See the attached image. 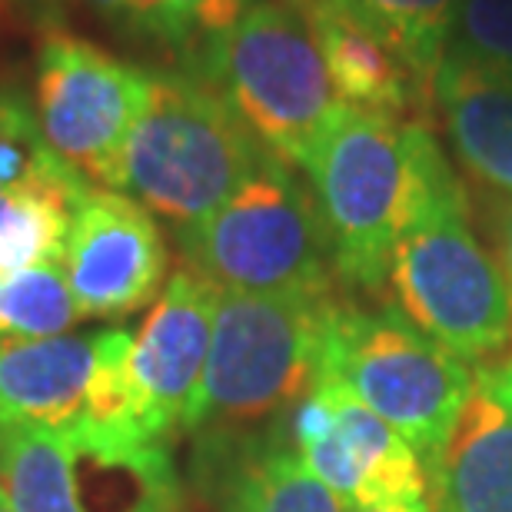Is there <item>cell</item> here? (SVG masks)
I'll use <instances>...</instances> for the list:
<instances>
[{
    "instance_id": "obj_1",
    "label": "cell",
    "mask_w": 512,
    "mask_h": 512,
    "mask_svg": "<svg viewBox=\"0 0 512 512\" xmlns=\"http://www.w3.org/2000/svg\"><path fill=\"white\" fill-rule=\"evenodd\" d=\"M396 313L466 363L512 346V286L473 230L466 190L443 150L426 160L423 187L389 266Z\"/></svg>"
},
{
    "instance_id": "obj_2",
    "label": "cell",
    "mask_w": 512,
    "mask_h": 512,
    "mask_svg": "<svg viewBox=\"0 0 512 512\" xmlns=\"http://www.w3.org/2000/svg\"><path fill=\"white\" fill-rule=\"evenodd\" d=\"M436 147L423 117H386L343 104L306 153L303 170L343 283L366 293L389 283L396 243Z\"/></svg>"
},
{
    "instance_id": "obj_3",
    "label": "cell",
    "mask_w": 512,
    "mask_h": 512,
    "mask_svg": "<svg viewBox=\"0 0 512 512\" xmlns=\"http://www.w3.org/2000/svg\"><path fill=\"white\" fill-rule=\"evenodd\" d=\"M336 293H220L203 383L187 433L283 423L326 366Z\"/></svg>"
},
{
    "instance_id": "obj_4",
    "label": "cell",
    "mask_w": 512,
    "mask_h": 512,
    "mask_svg": "<svg viewBox=\"0 0 512 512\" xmlns=\"http://www.w3.org/2000/svg\"><path fill=\"white\" fill-rule=\"evenodd\" d=\"M270 150L210 84L150 70L147 107L130 133L120 190L173 227H193L247 183Z\"/></svg>"
},
{
    "instance_id": "obj_5",
    "label": "cell",
    "mask_w": 512,
    "mask_h": 512,
    "mask_svg": "<svg viewBox=\"0 0 512 512\" xmlns=\"http://www.w3.org/2000/svg\"><path fill=\"white\" fill-rule=\"evenodd\" d=\"M183 70L210 84L273 157L303 167L340 110L306 10L253 0L243 17L210 37Z\"/></svg>"
},
{
    "instance_id": "obj_6",
    "label": "cell",
    "mask_w": 512,
    "mask_h": 512,
    "mask_svg": "<svg viewBox=\"0 0 512 512\" xmlns=\"http://www.w3.org/2000/svg\"><path fill=\"white\" fill-rule=\"evenodd\" d=\"M183 266L220 293H330L336 263L320 203L280 157L193 227L177 230Z\"/></svg>"
},
{
    "instance_id": "obj_7",
    "label": "cell",
    "mask_w": 512,
    "mask_h": 512,
    "mask_svg": "<svg viewBox=\"0 0 512 512\" xmlns=\"http://www.w3.org/2000/svg\"><path fill=\"white\" fill-rule=\"evenodd\" d=\"M473 366L429 340L399 313L343 306L326 346L323 376L370 406L429 466L446 443L469 389Z\"/></svg>"
},
{
    "instance_id": "obj_8",
    "label": "cell",
    "mask_w": 512,
    "mask_h": 512,
    "mask_svg": "<svg viewBox=\"0 0 512 512\" xmlns=\"http://www.w3.org/2000/svg\"><path fill=\"white\" fill-rule=\"evenodd\" d=\"M0 486L14 512H180L167 443L0 426Z\"/></svg>"
},
{
    "instance_id": "obj_9",
    "label": "cell",
    "mask_w": 512,
    "mask_h": 512,
    "mask_svg": "<svg viewBox=\"0 0 512 512\" xmlns=\"http://www.w3.org/2000/svg\"><path fill=\"white\" fill-rule=\"evenodd\" d=\"M150 70L94 40L50 30L37 47L34 114L47 147L87 183L120 190L130 133L147 107Z\"/></svg>"
},
{
    "instance_id": "obj_10",
    "label": "cell",
    "mask_w": 512,
    "mask_h": 512,
    "mask_svg": "<svg viewBox=\"0 0 512 512\" xmlns=\"http://www.w3.org/2000/svg\"><path fill=\"white\" fill-rule=\"evenodd\" d=\"M286 436L346 506L429 499L416 449L330 376H320L313 393L286 416Z\"/></svg>"
},
{
    "instance_id": "obj_11",
    "label": "cell",
    "mask_w": 512,
    "mask_h": 512,
    "mask_svg": "<svg viewBox=\"0 0 512 512\" xmlns=\"http://www.w3.org/2000/svg\"><path fill=\"white\" fill-rule=\"evenodd\" d=\"M64 273L80 316H127L167 280V243L153 213L124 190L90 187L77 203Z\"/></svg>"
},
{
    "instance_id": "obj_12",
    "label": "cell",
    "mask_w": 512,
    "mask_h": 512,
    "mask_svg": "<svg viewBox=\"0 0 512 512\" xmlns=\"http://www.w3.org/2000/svg\"><path fill=\"white\" fill-rule=\"evenodd\" d=\"M220 290L180 266L130 346V386L143 436L167 443L197 403Z\"/></svg>"
},
{
    "instance_id": "obj_13",
    "label": "cell",
    "mask_w": 512,
    "mask_h": 512,
    "mask_svg": "<svg viewBox=\"0 0 512 512\" xmlns=\"http://www.w3.org/2000/svg\"><path fill=\"white\" fill-rule=\"evenodd\" d=\"M426 479L433 512H512V353L476 366Z\"/></svg>"
},
{
    "instance_id": "obj_14",
    "label": "cell",
    "mask_w": 512,
    "mask_h": 512,
    "mask_svg": "<svg viewBox=\"0 0 512 512\" xmlns=\"http://www.w3.org/2000/svg\"><path fill=\"white\" fill-rule=\"evenodd\" d=\"M100 333L0 340V426L74 429L97 373Z\"/></svg>"
},
{
    "instance_id": "obj_15",
    "label": "cell",
    "mask_w": 512,
    "mask_h": 512,
    "mask_svg": "<svg viewBox=\"0 0 512 512\" xmlns=\"http://www.w3.org/2000/svg\"><path fill=\"white\" fill-rule=\"evenodd\" d=\"M429 100L463 170L493 197H512V80L446 54Z\"/></svg>"
},
{
    "instance_id": "obj_16",
    "label": "cell",
    "mask_w": 512,
    "mask_h": 512,
    "mask_svg": "<svg viewBox=\"0 0 512 512\" xmlns=\"http://www.w3.org/2000/svg\"><path fill=\"white\" fill-rule=\"evenodd\" d=\"M210 459H217L220 512H346L343 499L293 449L286 419L233 449L213 446Z\"/></svg>"
},
{
    "instance_id": "obj_17",
    "label": "cell",
    "mask_w": 512,
    "mask_h": 512,
    "mask_svg": "<svg viewBox=\"0 0 512 512\" xmlns=\"http://www.w3.org/2000/svg\"><path fill=\"white\" fill-rule=\"evenodd\" d=\"M306 17L313 20L326 74L340 104L386 117H413V107L429 97L403 60L356 20L323 0H313Z\"/></svg>"
},
{
    "instance_id": "obj_18",
    "label": "cell",
    "mask_w": 512,
    "mask_h": 512,
    "mask_svg": "<svg viewBox=\"0 0 512 512\" xmlns=\"http://www.w3.org/2000/svg\"><path fill=\"white\" fill-rule=\"evenodd\" d=\"M94 187L70 167L0 193V273L64 263L77 203Z\"/></svg>"
},
{
    "instance_id": "obj_19",
    "label": "cell",
    "mask_w": 512,
    "mask_h": 512,
    "mask_svg": "<svg viewBox=\"0 0 512 512\" xmlns=\"http://www.w3.org/2000/svg\"><path fill=\"white\" fill-rule=\"evenodd\" d=\"M110 30L160 47L183 64L243 17L253 0H77Z\"/></svg>"
},
{
    "instance_id": "obj_20",
    "label": "cell",
    "mask_w": 512,
    "mask_h": 512,
    "mask_svg": "<svg viewBox=\"0 0 512 512\" xmlns=\"http://www.w3.org/2000/svg\"><path fill=\"white\" fill-rule=\"evenodd\" d=\"M340 14L376 34L403 60L416 84L433 90L436 67L443 64L449 30H453L459 0H323Z\"/></svg>"
},
{
    "instance_id": "obj_21",
    "label": "cell",
    "mask_w": 512,
    "mask_h": 512,
    "mask_svg": "<svg viewBox=\"0 0 512 512\" xmlns=\"http://www.w3.org/2000/svg\"><path fill=\"white\" fill-rule=\"evenodd\" d=\"M80 310L64 263H40L0 273V340H44L70 333Z\"/></svg>"
},
{
    "instance_id": "obj_22",
    "label": "cell",
    "mask_w": 512,
    "mask_h": 512,
    "mask_svg": "<svg viewBox=\"0 0 512 512\" xmlns=\"http://www.w3.org/2000/svg\"><path fill=\"white\" fill-rule=\"evenodd\" d=\"M67 163L47 147L30 100L14 87L0 90V193L64 170Z\"/></svg>"
},
{
    "instance_id": "obj_23",
    "label": "cell",
    "mask_w": 512,
    "mask_h": 512,
    "mask_svg": "<svg viewBox=\"0 0 512 512\" xmlns=\"http://www.w3.org/2000/svg\"><path fill=\"white\" fill-rule=\"evenodd\" d=\"M446 54L512 80V0H459Z\"/></svg>"
},
{
    "instance_id": "obj_24",
    "label": "cell",
    "mask_w": 512,
    "mask_h": 512,
    "mask_svg": "<svg viewBox=\"0 0 512 512\" xmlns=\"http://www.w3.org/2000/svg\"><path fill=\"white\" fill-rule=\"evenodd\" d=\"M493 230H496L499 256H503V270L512 286V197L493 200Z\"/></svg>"
},
{
    "instance_id": "obj_25",
    "label": "cell",
    "mask_w": 512,
    "mask_h": 512,
    "mask_svg": "<svg viewBox=\"0 0 512 512\" xmlns=\"http://www.w3.org/2000/svg\"><path fill=\"white\" fill-rule=\"evenodd\" d=\"M346 512H433L429 499H409V503H373V506H346Z\"/></svg>"
},
{
    "instance_id": "obj_26",
    "label": "cell",
    "mask_w": 512,
    "mask_h": 512,
    "mask_svg": "<svg viewBox=\"0 0 512 512\" xmlns=\"http://www.w3.org/2000/svg\"><path fill=\"white\" fill-rule=\"evenodd\" d=\"M0 512H14V503H10V496H7L4 486H0Z\"/></svg>"
},
{
    "instance_id": "obj_27",
    "label": "cell",
    "mask_w": 512,
    "mask_h": 512,
    "mask_svg": "<svg viewBox=\"0 0 512 512\" xmlns=\"http://www.w3.org/2000/svg\"><path fill=\"white\" fill-rule=\"evenodd\" d=\"M283 4H293V7H300V10H306L313 4V0H283Z\"/></svg>"
}]
</instances>
